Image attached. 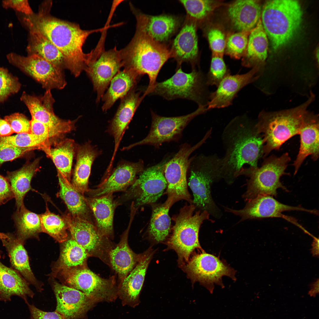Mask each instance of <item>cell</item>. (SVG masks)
Here are the masks:
<instances>
[{"label": "cell", "mask_w": 319, "mask_h": 319, "mask_svg": "<svg viewBox=\"0 0 319 319\" xmlns=\"http://www.w3.org/2000/svg\"><path fill=\"white\" fill-rule=\"evenodd\" d=\"M50 1L43 3L37 13L29 15L21 14L19 19L28 31L37 30L45 35L60 51L64 59L66 69L75 77L84 70L91 56L83 48L87 38L92 34L102 32L107 29L86 30L79 24L62 20L52 16Z\"/></svg>", "instance_id": "cell-1"}, {"label": "cell", "mask_w": 319, "mask_h": 319, "mask_svg": "<svg viewBox=\"0 0 319 319\" xmlns=\"http://www.w3.org/2000/svg\"><path fill=\"white\" fill-rule=\"evenodd\" d=\"M222 140L225 154L221 158L222 177H236L246 165L258 167L263 155V143L255 125H252L246 118H235L224 129Z\"/></svg>", "instance_id": "cell-2"}, {"label": "cell", "mask_w": 319, "mask_h": 319, "mask_svg": "<svg viewBox=\"0 0 319 319\" xmlns=\"http://www.w3.org/2000/svg\"><path fill=\"white\" fill-rule=\"evenodd\" d=\"M119 50L124 68L133 69L141 76H148L149 82L145 95L157 82L162 67L172 57L171 50L165 43L156 41L136 30L129 43Z\"/></svg>", "instance_id": "cell-3"}, {"label": "cell", "mask_w": 319, "mask_h": 319, "mask_svg": "<svg viewBox=\"0 0 319 319\" xmlns=\"http://www.w3.org/2000/svg\"><path fill=\"white\" fill-rule=\"evenodd\" d=\"M310 97L306 102L294 108L260 114L255 126L263 138L264 156L273 150H279L286 141L299 134L309 113L307 108L314 99L312 94Z\"/></svg>", "instance_id": "cell-4"}, {"label": "cell", "mask_w": 319, "mask_h": 319, "mask_svg": "<svg viewBox=\"0 0 319 319\" xmlns=\"http://www.w3.org/2000/svg\"><path fill=\"white\" fill-rule=\"evenodd\" d=\"M303 12L298 1L271 0L265 3L261 20L272 46L276 50L288 43L301 26Z\"/></svg>", "instance_id": "cell-5"}, {"label": "cell", "mask_w": 319, "mask_h": 319, "mask_svg": "<svg viewBox=\"0 0 319 319\" xmlns=\"http://www.w3.org/2000/svg\"><path fill=\"white\" fill-rule=\"evenodd\" d=\"M195 208L193 204H186L172 218L175 224L167 245L168 249L177 253L178 263L181 267L188 261L196 249L201 248L198 240L199 230L203 221L209 218V213L206 211L201 212L198 211L193 215Z\"/></svg>", "instance_id": "cell-6"}, {"label": "cell", "mask_w": 319, "mask_h": 319, "mask_svg": "<svg viewBox=\"0 0 319 319\" xmlns=\"http://www.w3.org/2000/svg\"><path fill=\"white\" fill-rule=\"evenodd\" d=\"M206 77L201 71L193 69L186 73L180 66L170 78L156 82L147 95L160 96L168 100L182 98L191 100L199 105H206L209 100Z\"/></svg>", "instance_id": "cell-7"}, {"label": "cell", "mask_w": 319, "mask_h": 319, "mask_svg": "<svg viewBox=\"0 0 319 319\" xmlns=\"http://www.w3.org/2000/svg\"><path fill=\"white\" fill-rule=\"evenodd\" d=\"M290 161L287 153L280 157L272 155L265 158L260 167L244 169L241 175L249 177L247 190L243 196L245 200L248 201L261 195L276 197L278 189L287 190L280 178L286 174L285 171Z\"/></svg>", "instance_id": "cell-8"}, {"label": "cell", "mask_w": 319, "mask_h": 319, "mask_svg": "<svg viewBox=\"0 0 319 319\" xmlns=\"http://www.w3.org/2000/svg\"><path fill=\"white\" fill-rule=\"evenodd\" d=\"M221 159L215 155L194 156L190 159L188 184L193 196V204L209 212L216 209L211 194L210 185L222 177Z\"/></svg>", "instance_id": "cell-9"}, {"label": "cell", "mask_w": 319, "mask_h": 319, "mask_svg": "<svg viewBox=\"0 0 319 319\" xmlns=\"http://www.w3.org/2000/svg\"><path fill=\"white\" fill-rule=\"evenodd\" d=\"M206 140L204 137L194 146L187 143L182 144L175 156L166 162L164 174L167 183L166 194L167 198L165 202L170 208L176 202L185 200L190 204L193 200L188 189L187 174L191 154L203 144Z\"/></svg>", "instance_id": "cell-10"}, {"label": "cell", "mask_w": 319, "mask_h": 319, "mask_svg": "<svg viewBox=\"0 0 319 319\" xmlns=\"http://www.w3.org/2000/svg\"><path fill=\"white\" fill-rule=\"evenodd\" d=\"M208 110L206 105H199L191 113L170 117L159 115L151 110V126L147 136L140 141L124 147L122 149L128 150L136 146L145 145L158 148L165 143L177 141L189 123L195 117Z\"/></svg>", "instance_id": "cell-11"}, {"label": "cell", "mask_w": 319, "mask_h": 319, "mask_svg": "<svg viewBox=\"0 0 319 319\" xmlns=\"http://www.w3.org/2000/svg\"><path fill=\"white\" fill-rule=\"evenodd\" d=\"M64 217L71 237L85 249L89 257L99 258L110 267V253L115 244L100 233L92 221L69 213Z\"/></svg>", "instance_id": "cell-12"}, {"label": "cell", "mask_w": 319, "mask_h": 319, "mask_svg": "<svg viewBox=\"0 0 319 319\" xmlns=\"http://www.w3.org/2000/svg\"><path fill=\"white\" fill-rule=\"evenodd\" d=\"M192 284L199 282L212 293L214 284L224 287L222 278L226 276L233 280L236 279L234 270L217 257L203 251L196 254L182 267Z\"/></svg>", "instance_id": "cell-13"}, {"label": "cell", "mask_w": 319, "mask_h": 319, "mask_svg": "<svg viewBox=\"0 0 319 319\" xmlns=\"http://www.w3.org/2000/svg\"><path fill=\"white\" fill-rule=\"evenodd\" d=\"M6 57L10 64L32 77L46 90L61 89L66 85L63 70L36 55L25 56L12 52Z\"/></svg>", "instance_id": "cell-14"}, {"label": "cell", "mask_w": 319, "mask_h": 319, "mask_svg": "<svg viewBox=\"0 0 319 319\" xmlns=\"http://www.w3.org/2000/svg\"><path fill=\"white\" fill-rule=\"evenodd\" d=\"M67 281L70 287L85 293L96 304L113 302L118 297L115 276L102 278L92 271L87 266L72 270Z\"/></svg>", "instance_id": "cell-15"}, {"label": "cell", "mask_w": 319, "mask_h": 319, "mask_svg": "<svg viewBox=\"0 0 319 319\" xmlns=\"http://www.w3.org/2000/svg\"><path fill=\"white\" fill-rule=\"evenodd\" d=\"M167 162L165 161L144 169L124 195L127 198H135L134 205L136 208L154 203L162 194L167 185L164 174Z\"/></svg>", "instance_id": "cell-16"}, {"label": "cell", "mask_w": 319, "mask_h": 319, "mask_svg": "<svg viewBox=\"0 0 319 319\" xmlns=\"http://www.w3.org/2000/svg\"><path fill=\"white\" fill-rule=\"evenodd\" d=\"M123 66L120 50L116 46L102 50L96 59L89 63L84 70L96 92V101H100L114 76Z\"/></svg>", "instance_id": "cell-17"}, {"label": "cell", "mask_w": 319, "mask_h": 319, "mask_svg": "<svg viewBox=\"0 0 319 319\" xmlns=\"http://www.w3.org/2000/svg\"><path fill=\"white\" fill-rule=\"evenodd\" d=\"M228 212L239 216L241 221L249 219L270 217H282L296 225L298 224L295 219L282 214L284 211H300L316 215V210H309L301 206H290L281 203L269 195H259L248 201L245 206L240 210L225 208Z\"/></svg>", "instance_id": "cell-18"}, {"label": "cell", "mask_w": 319, "mask_h": 319, "mask_svg": "<svg viewBox=\"0 0 319 319\" xmlns=\"http://www.w3.org/2000/svg\"><path fill=\"white\" fill-rule=\"evenodd\" d=\"M21 100L27 107L32 119L45 124L60 134L74 128L75 121L64 120L55 115L53 109L55 101L51 90H46L43 95L38 96L24 92Z\"/></svg>", "instance_id": "cell-19"}, {"label": "cell", "mask_w": 319, "mask_h": 319, "mask_svg": "<svg viewBox=\"0 0 319 319\" xmlns=\"http://www.w3.org/2000/svg\"><path fill=\"white\" fill-rule=\"evenodd\" d=\"M53 288L57 301L56 311L66 319L82 318L97 304L85 293L56 281Z\"/></svg>", "instance_id": "cell-20"}, {"label": "cell", "mask_w": 319, "mask_h": 319, "mask_svg": "<svg viewBox=\"0 0 319 319\" xmlns=\"http://www.w3.org/2000/svg\"><path fill=\"white\" fill-rule=\"evenodd\" d=\"M144 169L142 160L136 162L122 161L96 188L89 189L86 193L89 197H97L125 191L133 184L137 175Z\"/></svg>", "instance_id": "cell-21"}, {"label": "cell", "mask_w": 319, "mask_h": 319, "mask_svg": "<svg viewBox=\"0 0 319 319\" xmlns=\"http://www.w3.org/2000/svg\"><path fill=\"white\" fill-rule=\"evenodd\" d=\"M259 67L255 66L246 73L230 74L225 77L217 86L216 89L209 94L208 109L224 108L231 105L240 90L259 78Z\"/></svg>", "instance_id": "cell-22"}, {"label": "cell", "mask_w": 319, "mask_h": 319, "mask_svg": "<svg viewBox=\"0 0 319 319\" xmlns=\"http://www.w3.org/2000/svg\"><path fill=\"white\" fill-rule=\"evenodd\" d=\"M136 20V30L146 34L155 41L164 43L178 27L180 21L177 17L167 14L152 16L144 14L129 3Z\"/></svg>", "instance_id": "cell-23"}, {"label": "cell", "mask_w": 319, "mask_h": 319, "mask_svg": "<svg viewBox=\"0 0 319 319\" xmlns=\"http://www.w3.org/2000/svg\"><path fill=\"white\" fill-rule=\"evenodd\" d=\"M154 251L149 248L141 253L138 262L129 273L118 284V297L123 306L135 307L140 303V295L146 271Z\"/></svg>", "instance_id": "cell-24"}, {"label": "cell", "mask_w": 319, "mask_h": 319, "mask_svg": "<svg viewBox=\"0 0 319 319\" xmlns=\"http://www.w3.org/2000/svg\"><path fill=\"white\" fill-rule=\"evenodd\" d=\"M134 87L121 98L120 105L112 120L107 132L114 138V148L111 162H113L124 133L142 100L140 92H137Z\"/></svg>", "instance_id": "cell-25"}, {"label": "cell", "mask_w": 319, "mask_h": 319, "mask_svg": "<svg viewBox=\"0 0 319 319\" xmlns=\"http://www.w3.org/2000/svg\"><path fill=\"white\" fill-rule=\"evenodd\" d=\"M130 219L127 229L121 237L119 242L115 244L109 255L110 268L118 275L119 283L135 266L141 256L133 251L128 241V235L131 223L136 211L131 209Z\"/></svg>", "instance_id": "cell-26"}, {"label": "cell", "mask_w": 319, "mask_h": 319, "mask_svg": "<svg viewBox=\"0 0 319 319\" xmlns=\"http://www.w3.org/2000/svg\"><path fill=\"white\" fill-rule=\"evenodd\" d=\"M0 240L8 253L12 267L29 284L40 290L42 286L31 269L27 252L24 246V243L15 234L10 233L0 232Z\"/></svg>", "instance_id": "cell-27"}, {"label": "cell", "mask_w": 319, "mask_h": 319, "mask_svg": "<svg viewBox=\"0 0 319 319\" xmlns=\"http://www.w3.org/2000/svg\"><path fill=\"white\" fill-rule=\"evenodd\" d=\"M171 51L172 57L177 62L178 68L183 62L189 63L192 66L196 64L198 49L195 22L186 19L173 40Z\"/></svg>", "instance_id": "cell-28"}, {"label": "cell", "mask_w": 319, "mask_h": 319, "mask_svg": "<svg viewBox=\"0 0 319 319\" xmlns=\"http://www.w3.org/2000/svg\"><path fill=\"white\" fill-rule=\"evenodd\" d=\"M261 10L258 1L237 0L229 5L227 14L235 29L238 32H250L261 18Z\"/></svg>", "instance_id": "cell-29"}, {"label": "cell", "mask_w": 319, "mask_h": 319, "mask_svg": "<svg viewBox=\"0 0 319 319\" xmlns=\"http://www.w3.org/2000/svg\"><path fill=\"white\" fill-rule=\"evenodd\" d=\"M299 151L293 165L294 174L297 173L306 157L310 155L314 161L318 158L319 119L318 116L309 112L306 117L299 134Z\"/></svg>", "instance_id": "cell-30"}, {"label": "cell", "mask_w": 319, "mask_h": 319, "mask_svg": "<svg viewBox=\"0 0 319 319\" xmlns=\"http://www.w3.org/2000/svg\"><path fill=\"white\" fill-rule=\"evenodd\" d=\"M86 198L94 216L98 230L102 235L113 240L114 212L118 203L114 200L113 193Z\"/></svg>", "instance_id": "cell-31"}, {"label": "cell", "mask_w": 319, "mask_h": 319, "mask_svg": "<svg viewBox=\"0 0 319 319\" xmlns=\"http://www.w3.org/2000/svg\"><path fill=\"white\" fill-rule=\"evenodd\" d=\"M77 154L72 184L84 194L89 190L88 183L92 165L101 151L89 142L79 147Z\"/></svg>", "instance_id": "cell-32"}, {"label": "cell", "mask_w": 319, "mask_h": 319, "mask_svg": "<svg viewBox=\"0 0 319 319\" xmlns=\"http://www.w3.org/2000/svg\"><path fill=\"white\" fill-rule=\"evenodd\" d=\"M28 283L18 272L0 262V300L9 301L14 295L27 301V297H32L34 293Z\"/></svg>", "instance_id": "cell-33"}, {"label": "cell", "mask_w": 319, "mask_h": 319, "mask_svg": "<svg viewBox=\"0 0 319 319\" xmlns=\"http://www.w3.org/2000/svg\"><path fill=\"white\" fill-rule=\"evenodd\" d=\"M141 76L131 69L124 68L119 71L111 80L109 88L102 97L104 102L102 111H107L117 100L124 97L135 87Z\"/></svg>", "instance_id": "cell-34"}, {"label": "cell", "mask_w": 319, "mask_h": 319, "mask_svg": "<svg viewBox=\"0 0 319 319\" xmlns=\"http://www.w3.org/2000/svg\"><path fill=\"white\" fill-rule=\"evenodd\" d=\"M28 32L27 55H36L62 70L66 69L62 54L45 35L37 30Z\"/></svg>", "instance_id": "cell-35"}, {"label": "cell", "mask_w": 319, "mask_h": 319, "mask_svg": "<svg viewBox=\"0 0 319 319\" xmlns=\"http://www.w3.org/2000/svg\"><path fill=\"white\" fill-rule=\"evenodd\" d=\"M268 47V37L260 18L249 35L247 50L242 61L243 66L258 67V65L267 58Z\"/></svg>", "instance_id": "cell-36"}, {"label": "cell", "mask_w": 319, "mask_h": 319, "mask_svg": "<svg viewBox=\"0 0 319 319\" xmlns=\"http://www.w3.org/2000/svg\"><path fill=\"white\" fill-rule=\"evenodd\" d=\"M40 159L24 165L19 169L7 173L6 179L10 185L16 201L17 210L23 205L27 193L32 189L31 182L38 170Z\"/></svg>", "instance_id": "cell-37"}, {"label": "cell", "mask_w": 319, "mask_h": 319, "mask_svg": "<svg viewBox=\"0 0 319 319\" xmlns=\"http://www.w3.org/2000/svg\"><path fill=\"white\" fill-rule=\"evenodd\" d=\"M58 176L60 186L58 195L65 202L69 213L72 216L81 217L92 221L90 215L92 212L84 194L58 172Z\"/></svg>", "instance_id": "cell-38"}, {"label": "cell", "mask_w": 319, "mask_h": 319, "mask_svg": "<svg viewBox=\"0 0 319 319\" xmlns=\"http://www.w3.org/2000/svg\"><path fill=\"white\" fill-rule=\"evenodd\" d=\"M62 243L59 258L52 268V276L62 269L87 266L89 256L83 247L71 237Z\"/></svg>", "instance_id": "cell-39"}, {"label": "cell", "mask_w": 319, "mask_h": 319, "mask_svg": "<svg viewBox=\"0 0 319 319\" xmlns=\"http://www.w3.org/2000/svg\"><path fill=\"white\" fill-rule=\"evenodd\" d=\"M75 147L73 140L66 139L57 144L54 147L48 144L42 149L52 160L58 172L69 182Z\"/></svg>", "instance_id": "cell-40"}, {"label": "cell", "mask_w": 319, "mask_h": 319, "mask_svg": "<svg viewBox=\"0 0 319 319\" xmlns=\"http://www.w3.org/2000/svg\"><path fill=\"white\" fill-rule=\"evenodd\" d=\"M17 237L24 243L27 239L38 238L42 232L39 215L28 210L24 205L12 216Z\"/></svg>", "instance_id": "cell-41"}, {"label": "cell", "mask_w": 319, "mask_h": 319, "mask_svg": "<svg viewBox=\"0 0 319 319\" xmlns=\"http://www.w3.org/2000/svg\"><path fill=\"white\" fill-rule=\"evenodd\" d=\"M152 206L148 234L155 242L159 243L166 239L170 231L171 219L169 214L170 208L165 203Z\"/></svg>", "instance_id": "cell-42"}, {"label": "cell", "mask_w": 319, "mask_h": 319, "mask_svg": "<svg viewBox=\"0 0 319 319\" xmlns=\"http://www.w3.org/2000/svg\"><path fill=\"white\" fill-rule=\"evenodd\" d=\"M39 216L42 232L48 234L60 243L67 239L68 226L64 217L51 212L47 206L45 212Z\"/></svg>", "instance_id": "cell-43"}, {"label": "cell", "mask_w": 319, "mask_h": 319, "mask_svg": "<svg viewBox=\"0 0 319 319\" xmlns=\"http://www.w3.org/2000/svg\"><path fill=\"white\" fill-rule=\"evenodd\" d=\"M184 7L187 19L195 23L203 20L219 5L217 1L206 0H180Z\"/></svg>", "instance_id": "cell-44"}, {"label": "cell", "mask_w": 319, "mask_h": 319, "mask_svg": "<svg viewBox=\"0 0 319 319\" xmlns=\"http://www.w3.org/2000/svg\"><path fill=\"white\" fill-rule=\"evenodd\" d=\"M48 140L31 133H22L15 135L0 136V143L20 148L42 149L48 144Z\"/></svg>", "instance_id": "cell-45"}, {"label": "cell", "mask_w": 319, "mask_h": 319, "mask_svg": "<svg viewBox=\"0 0 319 319\" xmlns=\"http://www.w3.org/2000/svg\"><path fill=\"white\" fill-rule=\"evenodd\" d=\"M250 32H238L230 35L226 41L225 49L227 54L236 59L244 56L248 45V34Z\"/></svg>", "instance_id": "cell-46"}, {"label": "cell", "mask_w": 319, "mask_h": 319, "mask_svg": "<svg viewBox=\"0 0 319 319\" xmlns=\"http://www.w3.org/2000/svg\"><path fill=\"white\" fill-rule=\"evenodd\" d=\"M230 74L223 56L213 55L209 69L206 77L207 85L217 86L223 79Z\"/></svg>", "instance_id": "cell-47"}, {"label": "cell", "mask_w": 319, "mask_h": 319, "mask_svg": "<svg viewBox=\"0 0 319 319\" xmlns=\"http://www.w3.org/2000/svg\"><path fill=\"white\" fill-rule=\"evenodd\" d=\"M21 86L17 77L9 73L6 69L0 67V102L18 92Z\"/></svg>", "instance_id": "cell-48"}, {"label": "cell", "mask_w": 319, "mask_h": 319, "mask_svg": "<svg viewBox=\"0 0 319 319\" xmlns=\"http://www.w3.org/2000/svg\"><path fill=\"white\" fill-rule=\"evenodd\" d=\"M207 38L213 55L223 56L226 43L225 35L223 32L218 28L211 29L208 33Z\"/></svg>", "instance_id": "cell-49"}, {"label": "cell", "mask_w": 319, "mask_h": 319, "mask_svg": "<svg viewBox=\"0 0 319 319\" xmlns=\"http://www.w3.org/2000/svg\"><path fill=\"white\" fill-rule=\"evenodd\" d=\"M14 133H31L30 121L23 114L15 113L4 117Z\"/></svg>", "instance_id": "cell-50"}, {"label": "cell", "mask_w": 319, "mask_h": 319, "mask_svg": "<svg viewBox=\"0 0 319 319\" xmlns=\"http://www.w3.org/2000/svg\"><path fill=\"white\" fill-rule=\"evenodd\" d=\"M34 148H20L0 143V166L4 162L13 160L32 150Z\"/></svg>", "instance_id": "cell-51"}, {"label": "cell", "mask_w": 319, "mask_h": 319, "mask_svg": "<svg viewBox=\"0 0 319 319\" xmlns=\"http://www.w3.org/2000/svg\"><path fill=\"white\" fill-rule=\"evenodd\" d=\"M30 121L31 133L48 139L60 134L45 124L34 119Z\"/></svg>", "instance_id": "cell-52"}, {"label": "cell", "mask_w": 319, "mask_h": 319, "mask_svg": "<svg viewBox=\"0 0 319 319\" xmlns=\"http://www.w3.org/2000/svg\"><path fill=\"white\" fill-rule=\"evenodd\" d=\"M2 5L5 9H12L25 15H30L34 13L27 0H3Z\"/></svg>", "instance_id": "cell-53"}, {"label": "cell", "mask_w": 319, "mask_h": 319, "mask_svg": "<svg viewBox=\"0 0 319 319\" xmlns=\"http://www.w3.org/2000/svg\"><path fill=\"white\" fill-rule=\"evenodd\" d=\"M32 319H66L61 314L55 311L47 312L28 304Z\"/></svg>", "instance_id": "cell-54"}, {"label": "cell", "mask_w": 319, "mask_h": 319, "mask_svg": "<svg viewBox=\"0 0 319 319\" xmlns=\"http://www.w3.org/2000/svg\"><path fill=\"white\" fill-rule=\"evenodd\" d=\"M14 198L9 182L0 174V205L5 204Z\"/></svg>", "instance_id": "cell-55"}, {"label": "cell", "mask_w": 319, "mask_h": 319, "mask_svg": "<svg viewBox=\"0 0 319 319\" xmlns=\"http://www.w3.org/2000/svg\"><path fill=\"white\" fill-rule=\"evenodd\" d=\"M14 132L8 123L4 119L0 118V136H10Z\"/></svg>", "instance_id": "cell-56"}, {"label": "cell", "mask_w": 319, "mask_h": 319, "mask_svg": "<svg viewBox=\"0 0 319 319\" xmlns=\"http://www.w3.org/2000/svg\"><path fill=\"white\" fill-rule=\"evenodd\" d=\"M311 289L308 294L311 296L315 297L319 293V279L313 283L311 285Z\"/></svg>", "instance_id": "cell-57"}, {"label": "cell", "mask_w": 319, "mask_h": 319, "mask_svg": "<svg viewBox=\"0 0 319 319\" xmlns=\"http://www.w3.org/2000/svg\"><path fill=\"white\" fill-rule=\"evenodd\" d=\"M312 242L311 249L312 255L315 257H318L319 255V239L314 237Z\"/></svg>", "instance_id": "cell-58"}, {"label": "cell", "mask_w": 319, "mask_h": 319, "mask_svg": "<svg viewBox=\"0 0 319 319\" xmlns=\"http://www.w3.org/2000/svg\"><path fill=\"white\" fill-rule=\"evenodd\" d=\"M319 48H318V47L317 49L316 50V59H317V62H318V63H319Z\"/></svg>", "instance_id": "cell-59"}, {"label": "cell", "mask_w": 319, "mask_h": 319, "mask_svg": "<svg viewBox=\"0 0 319 319\" xmlns=\"http://www.w3.org/2000/svg\"><path fill=\"white\" fill-rule=\"evenodd\" d=\"M2 253L1 252L0 250V258H1V254Z\"/></svg>", "instance_id": "cell-60"}]
</instances>
